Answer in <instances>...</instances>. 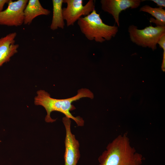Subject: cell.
Wrapping results in <instances>:
<instances>
[{
  "instance_id": "obj_1",
  "label": "cell",
  "mask_w": 165,
  "mask_h": 165,
  "mask_svg": "<svg viewBox=\"0 0 165 165\" xmlns=\"http://www.w3.org/2000/svg\"><path fill=\"white\" fill-rule=\"evenodd\" d=\"M83 97L93 99L94 94L88 89L82 88L79 90L77 94L73 97L66 99H57L51 97L47 92L41 90L37 92V95L34 98V103L35 105L42 106L45 109L47 112L45 118L46 122L53 123L56 121V119H53L50 116L51 112L56 111L61 112L65 116L73 119L78 126L82 127L84 123L82 118L79 116H73L70 111L75 109L72 103Z\"/></svg>"
},
{
  "instance_id": "obj_2",
  "label": "cell",
  "mask_w": 165,
  "mask_h": 165,
  "mask_svg": "<svg viewBox=\"0 0 165 165\" xmlns=\"http://www.w3.org/2000/svg\"><path fill=\"white\" fill-rule=\"evenodd\" d=\"M98 160V165H141L143 158L124 135L118 136L110 143Z\"/></svg>"
},
{
  "instance_id": "obj_3",
  "label": "cell",
  "mask_w": 165,
  "mask_h": 165,
  "mask_svg": "<svg viewBox=\"0 0 165 165\" xmlns=\"http://www.w3.org/2000/svg\"><path fill=\"white\" fill-rule=\"evenodd\" d=\"M80 30L89 40L102 43L110 40L117 33V26L107 25L103 22L100 14L94 10L88 15L77 20Z\"/></svg>"
},
{
  "instance_id": "obj_4",
  "label": "cell",
  "mask_w": 165,
  "mask_h": 165,
  "mask_svg": "<svg viewBox=\"0 0 165 165\" xmlns=\"http://www.w3.org/2000/svg\"><path fill=\"white\" fill-rule=\"evenodd\" d=\"M131 40L137 45L143 47H148L152 50L157 48V44L160 38L165 35V26H152L141 30L137 26L132 25L128 28Z\"/></svg>"
},
{
  "instance_id": "obj_5",
  "label": "cell",
  "mask_w": 165,
  "mask_h": 165,
  "mask_svg": "<svg viewBox=\"0 0 165 165\" xmlns=\"http://www.w3.org/2000/svg\"><path fill=\"white\" fill-rule=\"evenodd\" d=\"M63 1L64 3L67 4V7L62 8V13L67 27L73 26L82 16H86L95 9L94 1L93 0H89L85 6L83 5L82 0Z\"/></svg>"
},
{
  "instance_id": "obj_6",
  "label": "cell",
  "mask_w": 165,
  "mask_h": 165,
  "mask_svg": "<svg viewBox=\"0 0 165 165\" xmlns=\"http://www.w3.org/2000/svg\"><path fill=\"white\" fill-rule=\"evenodd\" d=\"M62 122L66 131L64 165H77L80 157L79 142L72 132L70 119L64 117L62 118Z\"/></svg>"
},
{
  "instance_id": "obj_7",
  "label": "cell",
  "mask_w": 165,
  "mask_h": 165,
  "mask_svg": "<svg viewBox=\"0 0 165 165\" xmlns=\"http://www.w3.org/2000/svg\"><path fill=\"white\" fill-rule=\"evenodd\" d=\"M28 0H9L7 8L0 12V25L19 26L24 24V11Z\"/></svg>"
},
{
  "instance_id": "obj_8",
  "label": "cell",
  "mask_w": 165,
  "mask_h": 165,
  "mask_svg": "<svg viewBox=\"0 0 165 165\" xmlns=\"http://www.w3.org/2000/svg\"><path fill=\"white\" fill-rule=\"evenodd\" d=\"M140 0H101L102 9L111 14L115 22L119 26V15L123 10L128 8L135 9L140 5Z\"/></svg>"
},
{
  "instance_id": "obj_9",
  "label": "cell",
  "mask_w": 165,
  "mask_h": 165,
  "mask_svg": "<svg viewBox=\"0 0 165 165\" xmlns=\"http://www.w3.org/2000/svg\"><path fill=\"white\" fill-rule=\"evenodd\" d=\"M16 35L13 32L0 38V67L17 52L19 45L15 44Z\"/></svg>"
},
{
  "instance_id": "obj_10",
  "label": "cell",
  "mask_w": 165,
  "mask_h": 165,
  "mask_svg": "<svg viewBox=\"0 0 165 165\" xmlns=\"http://www.w3.org/2000/svg\"><path fill=\"white\" fill-rule=\"evenodd\" d=\"M50 13V10L42 6L38 0H29L24 11V24L29 25L36 17L48 15Z\"/></svg>"
},
{
  "instance_id": "obj_11",
  "label": "cell",
  "mask_w": 165,
  "mask_h": 165,
  "mask_svg": "<svg viewBox=\"0 0 165 165\" xmlns=\"http://www.w3.org/2000/svg\"><path fill=\"white\" fill-rule=\"evenodd\" d=\"M63 0H53V16L50 26L51 30L54 31L58 28H64L65 24L62 13V6Z\"/></svg>"
},
{
  "instance_id": "obj_12",
  "label": "cell",
  "mask_w": 165,
  "mask_h": 165,
  "mask_svg": "<svg viewBox=\"0 0 165 165\" xmlns=\"http://www.w3.org/2000/svg\"><path fill=\"white\" fill-rule=\"evenodd\" d=\"M140 11L148 13L156 18H150V23L155 24L156 26H165V10L162 8H153L146 5L141 7Z\"/></svg>"
},
{
  "instance_id": "obj_13",
  "label": "cell",
  "mask_w": 165,
  "mask_h": 165,
  "mask_svg": "<svg viewBox=\"0 0 165 165\" xmlns=\"http://www.w3.org/2000/svg\"><path fill=\"white\" fill-rule=\"evenodd\" d=\"M157 44L160 47L162 48L163 50V60L162 65V68L163 69L165 68V35H163L159 40Z\"/></svg>"
},
{
  "instance_id": "obj_14",
  "label": "cell",
  "mask_w": 165,
  "mask_h": 165,
  "mask_svg": "<svg viewBox=\"0 0 165 165\" xmlns=\"http://www.w3.org/2000/svg\"><path fill=\"white\" fill-rule=\"evenodd\" d=\"M155 3L157 6H159V8H162L165 7V0H152Z\"/></svg>"
},
{
  "instance_id": "obj_15",
  "label": "cell",
  "mask_w": 165,
  "mask_h": 165,
  "mask_svg": "<svg viewBox=\"0 0 165 165\" xmlns=\"http://www.w3.org/2000/svg\"><path fill=\"white\" fill-rule=\"evenodd\" d=\"M9 0H0V12L3 11L5 5L8 3Z\"/></svg>"
}]
</instances>
